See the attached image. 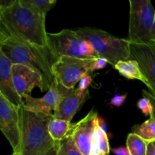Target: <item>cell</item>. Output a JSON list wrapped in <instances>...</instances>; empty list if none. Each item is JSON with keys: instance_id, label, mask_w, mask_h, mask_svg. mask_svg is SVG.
Returning <instances> with one entry per match:
<instances>
[{"instance_id": "4dcf8cb0", "label": "cell", "mask_w": 155, "mask_h": 155, "mask_svg": "<svg viewBox=\"0 0 155 155\" xmlns=\"http://www.w3.org/2000/svg\"><path fill=\"white\" fill-rule=\"evenodd\" d=\"M154 43H155V34H154Z\"/></svg>"}, {"instance_id": "8992f818", "label": "cell", "mask_w": 155, "mask_h": 155, "mask_svg": "<svg viewBox=\"0 0 155 155\" xmlns=\"http://www.w3.org/2000/svg\"><path fill=\"white\" fill-rule=\"evenodd\" d=\"M129 40L135 44L154 43L155 10L149 0H130Z\"/></svg>"}, {"instance_id": "2e32d148", "label": "cell", "mask_w": 155, "mask_h": 155, "mask_svg": "<svg viewBox=\"0 0 155 155\" xmlns=\"http://www.w3.org/2000/svg\"><path fill=\"white\" fill-rule=\"evenodd\" d=\"M110 151V148L107 135L105 130L100 126L98 121L94 133L91 154L93 155H109Z\"/></svg>"}, {"instance_id": "ac0fdd59", "label": "cell", "mask_w": 155, "mask_h": 155, "mask_svg": "<svg viewBox=\"0 0 155 155\" xmlns=\"http://www.w3.org/2000/svg\"><path fill=\"white\" fill-rule=\"evenodd\" d=\"M133 133L139 136L143 140L149 143L155 141V120L152 117L143 124L139 126H136L133 129Z\"/></svg>"}, {"instance_id": "cb8c5ba5", "label": "cell", "mask_w": 155, "mask_h": 155, "mask_svg": "<svg viewBox=\"0 0 155 155\" xmlns=\"http://www.w3.org/2000/svg\"><path fill=\"white\" fill-rule=\"evenodd\" d=\"M127 97V94L124 95H115L110 101V105L116 106V107H121L125 102V100Z\"/></svg>"}, {"instance_id": "484cf974", "label": "cell", "mask_w": 155, "mask_h": 155, "mask_svg": "<svg viewBox=\"0 0 155 155\" xmlns=\"http://www.w3.org/2000/svg\"><path fill=\"white\" fill-rule=\"evenodd\" d=\"M143 94L144 95H145V97H146V98H148V99L150 100L151 104H152L153 113L151 117H152L155 120V96L152 93H151V92H148V91H145V90H143Z\"/></svg>"}, {"instance_id": "7a4b0ae2", "label": "cell", "mask_w": 155, "mask_h": 155, "mask_svg": "<svg viewBox=\"0 0 155 155\" xmlns=\"http://www.w3.org/2000/svg\"><path fill=\"white\" fill-rule=\"evenodd\" d=\"M0 51L13 64L28 67L42 76L48 91L54 81L51 73L52 58L48 48H39L9 33L0 25Z\"/></svg>"}, {"instance_id": "30bf717a", "label": "cell", "mask_w": 155, "mask_h": 155, "mask_svg": "<svg viewBox=\"0 0 155 155\" xmlns=\"http://www.w3.org/2000/svg\"><path fill=\"white\" fill-rule=\"evenodd\" d=\"M12 74L15 89L22 99L30 95L34 88L41 92L47 91L42 76L25 65L12 64Z\"/></svg>"}, {"instance_id": "3957f363", "label": "cell", "mask_w": 155, "mask_h": 155, "mask_svg": "<svg viewBox=\"0 0 155 155\" xmlns=\"http://www.w3.org/2000/svg\"><path fill=\"white\" fill-rule=\"evenodd\" d=\"M21 155H45L54 148L56 142L48 130L53 115L34 113L20 107Z\"/></svg>"}, {"instance_id": "5bb4252c", "label": "cell", "mask_w": 155, "mask_h": 155, "mask_svg": "<svg viewBox=\"0 0 155 155\" xmlns=\"http://www.w3.org/2000/svg\"><path fill=\"white\" fill-rule=\"evenodd\" d=\"M13 64L0 51V94L9 102L17 107H21L24 100L21 98L15 89L12 74Z\"/></svg>"}, {"instance_id": "5b68a950", "label": "cell", "mask_w": 155, "mask_h": 155, "mask_svg": "<svg viewBox=\"0 0 155 155\" xmlns=\"http://www.w3.org/2000/svg\"><path fill=\"white\" fill-rule=\"evenodd\" d=\"M48 49L53 62L64 55L81 59L99 58L93 46L79 36L74 30L48 33Z\"/></svg>"}, {"instance_id": "6da1fadb", "label": "cell", "mask_w": 155, "mask_h": 155, "mask_svg": "<svg viewBox=\"0 0 155 155\" xmlns=\"http://www.w3.org/2000/svg\"><path fill=\"white\" fill-rule=\"evenodd\" d=\"M0 25L19 39L39 48H48L45 16L23 6L19 0L0 8Z\"/></svg>"}, {"instance_id": "ffe728a7", "label": "cell", "mask_w": 155, "mask_h": 155, "mask_svg": "<svg viewBox=\"0 0 155 155\" xmlns=\"http://www.w3.org/2000/svg\"><path fill=\"white\" fill-rule=\"evenodd\" d=\"M127 147L130 155H146L148 142L135 133H130L127 139Z\"/></svg>"}, {"instance_id": "d6986e66", "label": "cell", "mask_w": 155, "mask_h": 155, "mask_svg": "<svg viewBox=\"0 0 155 155\" xmlns=\"http://www.w3.org/2000/svg\"><path fill=\"white\" fill-rule=\"evenodd\" d=\"M23 6L28 8L37 13L46 16V14L55 5L56 0H19Z\"/></svg>"}, {"instance_id": "9a60e30c", "label": "cell", "mask_w": 155, "mask_h": 155, "mask_svg": "<svg viewBox=\"0 0 155 155\" xmlns=\"http://www.w3.org/2000/svg\"><path fill=\"white\" fill-rule=\"evenodd\" d=\"M114 68L120 73V75L129 80H137L142 82L148 86V82L139 67V63L136 60L130 59L124 61H119Z\"/></svg>"}, {"instance_id": "52a82bcc", "label": "cell", "mask_w": 155, "mask_h": 155, "mask_svg": "<svg viewBox=\"0 0 155 155\" xmlns=\"http://www.w3.org/2000/svg\"><path fill=\"white\" fill-rule=\"evenodd\" d=\"M95 60L61 56L51 65L54 80L66 89H74L77 83L84 76L92 72V67Z\"/></svg>"}, {"instance_id": "277c9868", "label": "cell", "mask_w": 155, "mask_h": 155, "mask_svg": "<svg viewBox=\"0 0 155 155\" xmlns=\"http://www.w3.org/2000/svg\"><path fill=\"white\" fill-rule=\"evenodd\" d=\"M74 30L79 36L93 46L99 58L107 59L114 67L119 61L131 59V42L128 39L117 38L104 30L92 27L77 28Z\"/></svg>"}, {"instance_id": "603a6c76", "label": "cell", "mask_w": 155, "mask_h": 155, "mask_svg": "<svg viewBox=\"0 0 155 155\" xmlns=\"http://www.w3.org/2000/svg\"><path fill=\"white\" fill-rule=\"evenodd\" d=\"M92 78L91 76H89V74L84 76L83 78L80 80V81L79 82V86L78 89L81 92H85L86 90H87L88 86L90 85V83H92Z\"/></svg>"}, {"instance_id": "44dd1931", "label": "cell", "mask_w": 155, "mask_h": 155, "mask_svg": "<svg viewBox=\"0 0 155 155\" xmlns=\"http://www.w3.org/2000/svg\"><path fill=\"white\" fill-rule=\"evenodd\" d=\"M55 147L57 155H83L77 147L71 134L61 141L56 142Z\"/></svg>"}, {"instance_id": "e0dca14e", "label": "cell", "mask_w": 155, "mask_h": 155, "mask_svg": "<svg viewBox=\"0 0 155 155\" xmlns=\"http://www.w3.org/2000/svg\"><path fill=\"white\" fill-rule=\"evenodd\" d=\"M74 126V124L53 117L48 125L50 136L55 142L61 141L71 134Z\"/></svg>"}, {"instance_id": "f546056e", "label": "cell", "mask_w": 155, "mask_h": 155, "mask_svg": "<svg viewBox=\"0 0 155 155\" xmlns=\"http://www.w3.org/2000/svg\"><path fill=\"white\" fill-rule=\"evenodd\" d=\"M12 155H21V154H20V153H13Z\"/></svg>"}, {"instance_id": "7c38bea8", "label": "cell", "mask_w": 155, "mask_h": 155, "mask_svg": "<svg viewBox=\"0 0 155 155\" xmlns=\"http://www.w3.org/2000/svg\"><path fill=\"white\" fill-rule=\"evenodd\" d=\"M98 122L96 112L91 110L85 117L74 124L71 135L76 145L83 155H90L95 127Z\"/></svg>"}, {"instance_id": "8fae6325", "label": "cell", "mask_w": 155, "mask_h": 155, "mask_svg": "<svg viewBox=\"0 0 155 155\" xmlns=\"http://www.w3.org/2000/svg\"><path fill=\"white\" fill-rule=\"evenodd\" d=\"M131 59L136 60L148 82V88L155 96V43H130Z\"/></svg>"}, {"instance_id": "f1b7e54d", "label": "cell", "mask_w": 155, "mask_h": 155, "mask_svg": "<svg viewBox=\"0 0 155 155\" xmlns=\"http://www.w3.org/2000/svg\"><path fill=\"white\" fill-rule=\"evenodd\" d=\"M45 155H57V148H56V147H54V148L50 150Z\"/></svg>"}, {"instance_id": "ba28073f", "label": "cell", "mask_w": 155, "mask_h": 155, "mask_svg": "<svg viewBox=\"0 0 155 155\" xmlns=\"http://www.w3.org/2000/svg\"><path fill=\"white\" fill-rule=\"evenodd\" d=\"M0 130L12 147L14 153L21 149L20 107L9 102L0 94Z\"/></svg>"}, {"instance_id": "1f68e13d", "label": "cell", "mask_w": 155, "mask_h": 155, "mask_svg": "<svg viewBox=\"0 0 155 155\" xmlns=\"http://www.w3.org/2000/svg\"><path fill=\"white\" fill-rule=\"evenodd\" d=\"M90 155H93V154H90Z\"/></svg>"}, {"instance_id": "4316f807", "label": "cell", "mask_w": 155, "mask_h": 155, "mask_svg": "<svg viewBox=\"0 0 155 155\" xmlns=\"http://www.w3.org/2000/svg\"><path fill=\"white\" fill-rule=\"evenodd\" d=\"M110 151L115 155H130L127 147H120L117 148H111Z\"/></svg>"}, {"instance_id": "83f0119b", "label": "cell", "mask_w": 155, "mask_h": 155, "mask_svg": "<svg viewBox=\"0 0 155 155\" xmlns=\"http://www.w3.org/2000/svg\"><path fill=\"white\" fill-rule=\"evenodd\" d=\"M146 155H155V141L148 143Z\"/></svg>"}, {"instance_id": "7402d4cb", "label": "cell", "mask_w": 155, "mask_h": 155, "mask_svg": "<svg viewBox=\"0 0 155 155\" xmlns=\"http://www.w3.org/2000/svg\"><path fill=\"white\" fill-rule=\"evenodd\" d=\"M137 107L139 110L142 111V113L145 115H150L151 116L153 113V107L151 101L146 97L141 98L137 102Z\"/></svg>"}, {"instance_id": "9c48e42d", "label": "cell", "mask_w": 155, "mask_h": 155, "mask_svg": "<svg viewBox=\"0 0 155 155\" xmlns=\"http://www.w3.org/2000/svg\"><path fill=\"white\" fill-rule=\"evenodd\" d=\"M68 91L69 89H66L54 80L49 89L41 98H34L30 95H26L24 98L22 107L25 110L34 113L53 115L51 111L55 110L59 101L64 95L68 93Z\"/></svg>"}, {"instance_id": "4fadbf2b", "label": "cell", "mask_w": 155, "mask_h": 155, "mask_svg": "<svg viewBox=\"0 0 155 155\" xmlns=\"http://www.w3.org/2000/svg\"><path fill=\"white\" fill-rule=\"evenodd\" d=\"M89 98V91L81 92L79 89H69L68 93L61 99L53 114L55 119L62 120L71 123L82 104Z\"/></svg>"}, {"instance_id": "d4e9b609", "label": "cell", "mask_w": 155, "mask_h": 155, "mask_svg": "<svg viewBox=\"0 0 155 155\" xmlns=\"http://www.w3.org/2000/svg\"><path fill=\"white\" fill-rule=\"evenodd\" d=\"M107 63H108V61L105 58H99L98 59H95L92 67V72L94 71H97V70L103 69L105 68Z\"/></svg>"}]
</instances>
